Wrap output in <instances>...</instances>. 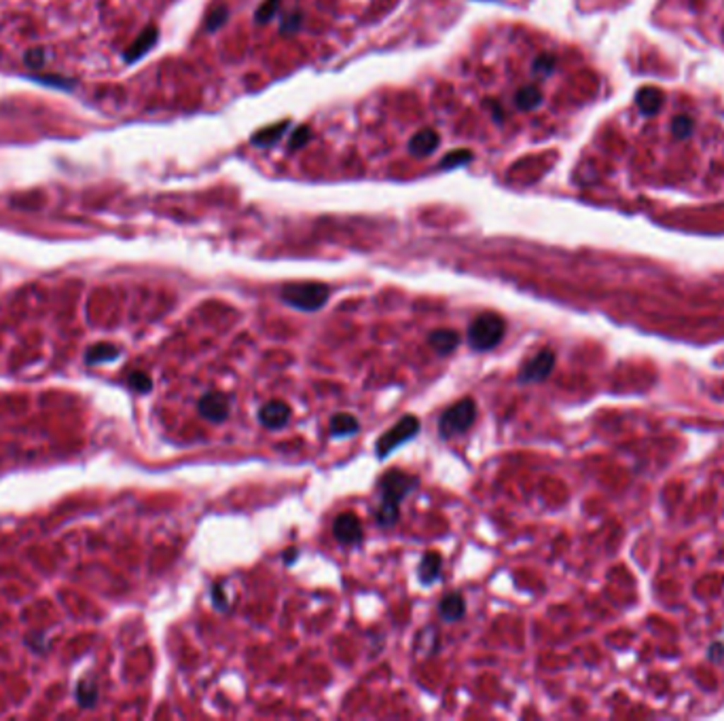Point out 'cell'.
Returning <instances> with one entry per match:
<instances>
[{
  "label": "cell",
  "mask_w": 724,
  "mask_h": 721,
  "mask_svg": "<svg viewBox=\"0 0 724 721\" xmlns=\"http://www.w3.org/2000/svg\"><path fill=\"white\" fill-rule=\"evenodd\" d=\"M420 485V478L400 470L386 472L379 478V493H381V506L377 510V523L381 527H392L400 519V502L413 493Z\"/></svg>",
  "instance_id": "1"
},
{
  "label": "cell",
  "mask_w": 724,
  "mask_h": 721,
  "mask_svg": "<svg viewBox=\"0 0 724 721\" xmlns=\"http://www.w3.org/2000/svg\"><path fill=\"white\" fill-rule=\"evenodd\" d=\"M504 332H506L504 317L487 311V313H481L477 320H473V324L468 326L466 341L477 351H489L504 339Z\"/></svg>",
  "instance_id": "2"
},
{
  "label": "cell",
  "mask_w": 724,
  "mask_h": 721,
  "mask_svg": "<svg viewBox=\"0 0 724 721\" xmlns=\"http://www.w3.org/2000/svg\"><path fill=\"white\" fill-rule=\"evenodd\" d=\"M328 286L318 281H303V284H286L280 290V298L299 309V311H318L328 301Z\"/></svg>",
  "instance_id": "3"
},
{
  "label": "cell",
  "mask_w": 724,
  "mask_h": 721,
  "mask_svg": "<svg viewBox=\"0 0 724 721\" xmlns=\"http://www.w3.org/2000/svg\"><path fill=\"white\" fill-rule=\"evenodd\" d=\"M477 421V404L473 398H462L453 406H449L439 419V434L443 438H451L464 434Z\"/></svg>",
  "instance_id": "4"
},
{
  "label": "cell",
  "mask_w": 724,
  "mask_h": 721,
  "mask_svg": "<svg viewBox=\"0 0 724 721\" xmlns=\"http://www.w3.org/2000/svg\"><path fill=\"white\" fill-rule=\"evenodd\" d=\"M422 430V423L415 415H405L396 425H392L377 442H375V455L379 459H386L392 455V451H396L398 447H403L405 442L413 440Z\"/></svg>",
  "instance_id": "5"
},
{
  "label": "cell",
  "mask_w": 724,
  "mask_h": 721,
  "mask_svg": "<svg viewBox=\"0 0 724 721\" xmlns=\"http://www.w3.org/2000/svg\"><path fill=\"white\" fill-rule=\"evenodd\" d=\"M553 366L555 353L551 349H542L523 364V368L519 370V383H540L553 372Z\"/></svg>",
  "instance_id": "6"
},
{
  "label": "cell",
  "mask_w": 724,
  "mask_h": 721,
  "mask_svg": "<svg viewBox=\"0 0 724 721\" xmlns=\"http://www.w3.org/2000/svg\"><path fill=\"white\" fill-rule=\"evenodd\" d=\"M197 411L212 423H222L229 417V398L222 392H208L199 398Z\"/></svg>",
  "instance_id": "7"
},
{
  "label": "cell",
  "mask_w": 724,
  "mask_h": 721,
  "mask_svg": "<svg viewBox=\"0 0 724 721\" xmlns=\"http://www.w3.org/2000/svg\"><path fill=\"white\" fill-rule=\"evenodd\" d=\"M333 535L337 538V542L345 544V546H354L362 542V527L360 521L356 519L354 512H341L335 523H333Z\"/></svg>",
  "instance_id": "8"
},
{
  "label": "cell",
  "mask_w": 724,
  "mask_h": 721,
  "mask_svg": "<svg viewBox=\"0 0 724 721\" xmlns=\"http://www.w3.org/2000/svg\"><path fill=\"white\" fill-rule=\"evenodd\" d=\"M259 421L267 430H282L290 421V406L282 400H271L261 406Z\"/></svg>",
  "instance_id": "9"
},
{
  "label": "cell",
  "mask_w": 724,
  "mask_h": 721,
  "mask_svg": "<svg viewBox=\"0 0 724 721\" xmlns=\"http://www.w3.org/2000/svg\"><path fill=\"white\" fill-rule=\"evenodd\" d=\"M441 144V138L434 129L426 127V129H420L417 133H413V138L409 140V152L413 157H428L432 154Z\"/></svg>",
  "instance_id": "10"
},
{
  "label": "cell",
  "mask_w": 724,
  "mask_h": 721,
  "mask_svg": "<svg viewBox=\"0 0 724 721\" xmlns=\"http://www.w3.org/2000/svg\"><path fill=\"white\" fill-rule=\"evenodd\" d=\"M428 343H430V347L434 349V353H439V356H449V353H453L456 347L460 345V334H458L456 330H449V328H439V330L430 332Z\"/></svg>",
  "instance_id": "11"
},
{
  "label": "cell",
  "mask_w": 724,
  "mask_h": 721,
  "mask_svg": "<svg viewBox=\"0 0 724 721\" xmlns=\"http://www.w3.org/2000/svg\"><path fill=\"white\" fill-rule=\"evenodd\" d=\"M636 104H638L642 114L653 116L659 112V108L663 104V91L657 87H644L636 93Z\"/></svg>",
  "instance_id": "12"
},
{
  "label": "cell",
  "mask_w": 724,
  "mask_h": 721,
  "mask_svg": "<svg viewBox=\"0 0 724 721\" xmlns=\"http://www.w3.org/2000/svg\"><path fill=\"white\" fill-rule=\"evenodd\" d=\"M439 614L447 622H458L466 614V603L460 593H449L439 603Z\"/></svg>",
  "instance_id": "13"
},
{
  "label": "cell",
  "mask_w": 724,
  "mask_h": 721,
  "mask_svg": "<svg viewBox=\"0 0 724 721\" xmlns=\"http://www.w3.org/2000/svg\"><path fill=\"white\" fill-rule=\"evenodd\" d=\"M441 565H443V559L441 555L437 552H426L420 561V567H417V576H420V582L422 584H432L439 580L441 576Z\"/></svg>",
  "instance_id": "14"
},
{
  "label": "cell",
  "mask_w": 724,
  "mask_h": 721,
  "mask_svg": "<svg viewBox=\"0 0 724 721\" xmlns=\"http://www.w3.org/2000/svg\"><path fill=\"white\" fill-rule=\"evenodd\" d=\"M288 121H280V123H273V125H267V127H263L261 131H256L254 135H252V144L254 146H263V148H267V146H273L284 133H286V129H288Z\"/></svg>",
  "instance_id": "15"
},
{
  "label": "cell",
  "mask_w": 724,
  "mask_h": 721,
  "mask_svg": "<svg viewBox=\"0 0 724 721\" xmlns=\"http://www.w3.org/2000/svg\"><path fill=\"white\" fill-rule=\"evenodd\" d=\"M360 430V423L354 415L350 413H337L331 419V436L341 438V436H352Z\"/></svg>",
  "instance_id": "16"
},
{
  "label": "cell",
  "mask_w": 724,
  "mask_h": 721,
  "mask_svg": "<svg viewBox=\"0 0 724 721\" xmlns=\"http://www.w3.org/2000/svg\"><path fill=\"white\" fill-rule=\"evenodd\" d=\"M540 102H542V91L538 87H534V85L521 87L517 91V95H515V104H517L519 110H534V108L540 106Z\"/></svg>",
  "instance_id": "17"
},
{
  "label": "cell",
  "mask_w": 724,
  "mask_h": 721,
  "mask_svg": "<svg viewBox=\"0 0 724 721\" xmlns=\"http://www.w3.org/2000/svg\"><path fill=\"white\" fill-rule=\"evenodd\" d=\"M119 358V347L112 343H97L87 351V364H102Z\"/></svg>",
  "instance_id": "18"
},
{
  "label": "cell",
  "mask_w": 724,
  "mask_h": 721,
  "mask_svg": "<svg viewBox=\"0 0 724 721\" xmlns=\"http://www.w3.org/2000/svg\"><path fill=\"white\" fill-rule=\"evenodd\" d=\"M470 161H473V152H470V150H453V152H449V154L439 163V167H441V169H451V167L466 165V163H470Z\"/></svg>",
  "instance_id": "19"
},
{
  "label": "cell",
  "mask_w": 724,
  "mask_h": 721,
  "mask_svg": "<svg viewBox=\"0 0 724 721\" xmlns=\"http://www.w3.org/2000/svg\"><path fill=\"white\" fill-rule=\"evenodd\" d=\"M97 701V690L89 684V681H81L76 688V703L81 707H93V703Z\"/></svg>",
  "instance_id": "20"
},
{
  "label": "cell",
  "mask_w": 724,
  "mask_h": 721,
  "mask_svg": "<svg viewBox=\"0 0 724 721\" xmlns=\"http://www.w3.org/2000/svg\"><path fill=\"white\" fill-rule=\"evenodd\" d=\"M127 383H129V387H131V389H136V392H140V394H148V392L153 389V381H150V377H148L146 372H142V370H136V372H131V375L127 377Z\"/></svg>",
  "instance_id": "21"
},
{
  "label": "cell",
  "mask_w": 724,
  "mask_h": 721,
  "mask_svg": "<svg viewBox=\"0 0 724 721\" xmlns=\"http://www.w3.org/2000/svg\"><path fill=\"white\" fill-rule=\"evenodd\" d=\"M672 133L676 135V138H689L691 133H693V119L691 116H687V114H680V116H676L674 121H672Z\"/></svg>",
  "instance_id": "22"
},
{
  "label": "cell",
  "mask_w": 724,
  "mask_h": 721,
  "mask_svg": "<svg viewBox=\"0 0 724 721\" xmlns=\"http://www.w3.org/2000/svg\"><path fill=\"white\" fill-rule=\"evenodd\" d=\"M278 6H280V0H265L261 2V6L254 11V19L259 23H267L273 19V15L278 13Z\"/></svg>",
  "instance_id": "23"
},
{
  "label": "cell",
  "mask_w": 724,
  "mask_h": 721,
  "mask_svg": "<svg viewBox=\"0 0 724 721\" xmlns=\"http://www.w3.org/2000/svg\"><path fill=\"white\" fill-rule=\"evenodd\" d=\"M227 17H229V11H227V6H216L214 11H210V15H208V30L210 32H214V30H218L225 21H227Z\"/></svg>",
  "instance_id": "24"
},
{
  "label": "cell",
  "mask_w": 724,
  "mask_h": 721,
  "mask_svg": "<svg viewBox=\"0 0 724 721\" xmlns=\"http://www.w3.org/2000/svg\"><path fill=\"white\" fill-rule=\"evenodd\" d=\"M555 70V57L553 55H538L534 59V72L540 76H549Z\"/></svg>",
  "instance_id": "25"
},
{
  "label": "cell",
  "mask_w": 724,
  "mask_h": 721,
  "mask_svg": "<svg viewBox=\"0 0 724 721\" xmlns=\"http://www.w3.org/2000/svg\"><path fill=\"white\" fill-rule=\"evenodd\" d=\"M309 142V127H305V125H301V127H297L295 131H292V135H290V142H288V148L292 150H297V148H301V146H305Z\"/></svg>",
  "instance_id": "26"
},
{
  "label": "cell",
  "mask_w": 724,
  "mask_h": 721,
  "mask_svg": "<svg viewBox=\"0 0 724 721\" xmlns=\"http://www.w3.org/2000/svg\"><path fill=\"white\" fill-rule=\"evenodd\" d=\"M301 13H288L284 19H282V32L284 34H288V32H295V30H299V25H301Z\"/></svg>",
  "instance_id": "27"
},
{
  "label": "cell",
  "mask_w": 724,
  "mask_h": 721,
  "mask_svg": "<svg viewBox=\"0 0 724 721\" xmlns=\"http://www.w3.org/2000/svg\"><path fill=\"white\" fill-rule=\"evenodd\" d=\"M212 601H214V605H216L218 610H222V612L229 607V603L222 599V593H220V588H218V586H214V588H212Z\"/></svg>",
  "instance_id": "28"
},
{
  "label": "cell",
  "mask_w": 724,
  "mask_h": 721,
  "mask_svg": "<svg viewBox=\"0 0 724 721\" xmlns=\"http://www.w3.org/2000/svg\"><path fill=\"white\" fill-rule=\"evenodd\" d=\"M723 654H724V648L720 646V643H716V646L710 650V654H708V656H710L712 660H716V662H718V660H723Z\"/></svg>",
  "instance_id": "29"
},
{
  "label": "cell",
  "mask_w": 724,
  "mask_h": 721,
  "mask_svg": "<svg viewBox=\"0 0 724 721\" xmlns=\"http://www.w3.org/2000/svg\"><path fill=\"white\" fill-rule=\"evenodd\" d=\"M297 557H299V550L297 548H288L286 550V555H284V563H292V561H297Z\"/></svg>",
  "instance_id": "30"
}]
</instances>
